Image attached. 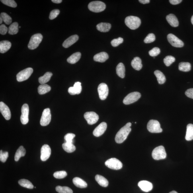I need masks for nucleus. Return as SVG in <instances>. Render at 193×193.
<instances>
[{"instance_id": "10", "label": "nucleus", "mask_w": 193, "mask_h": 193, "mask_svg": "<svg viewBox=\"0 0 193 193\" xmlns=\"http://www.w3.org/2000/svg\"><path fill=\"white\" fill-rule=\"evenodd\" d=\"M51 115L50 108L45 109L43 112L40 124L41 126H45L50 124L51 121Z\"/></svg>"}, {"instance_id": "50", "label": "nucleus", "mask_w": 193, "mask_h": 193, "mask_svg": "<svg viewBox=\"0 0 193 193\" xmlns=\"http://www.w3.org/2000/svg\"><path fill=\"white\" fill-rule=\"evenodd\" d=\"M8 31V28L5 24H2L0 26V33L2 35H5Z\"/></svg>"}, {"instance_id": "48", "label": "nucleus", "mask_w": 193, "mask_h": 193, "mask_svg": "<svg viewBox=\"0 0 193 193\" xmlns=\"http://www.w3.org/2000/svg\"><path fill=\"white\" fill-rule=\"evenodd\" d=\"M9 157V153L7 152H3L1 150L0 152V160L3 163H5Z\"/></svg>"}, {"instance_id": "8", "label": "nucleus", "mask_w": 193, "mask_h": 193, "mask_svg": "<svg viewBox=\"0 0 193 193\" xmlns=\"http://www.w3.org/2000/svg\"><path fill=\"white\" fill-rule=\"evenodd\" d=\"M141 97V94L139 92H135L129 93L123 100V103L125 104H130L133 103L138 100Z\"/></svg>"}, {"instance_id": "32", "label": "nucleus", "mask_w": 193, "mask_h": 193, "mask_svg": "<svg viewBox=\"0 0 193 193\" xmlns=\"http://www.w3.org/2000/svg\"><path fill=\"white\" fill-rule=\"evenodd\" d=\"M154 74L157 78L158 83L160 85L165 83L166 79L165 75L163 73L159 70H156L154 72Z\"/></svg>"}, {"instance_id": "40", "label": "nucleus", "mask_w": 193, "mask_h": 193, "mask_svg": "<svg viewBox=\"0 0 193 193\" xmlns=\"http://www.w3.org/2000/svg\"><path fill=\"white\" fill-rule=\"evenodd\" d=\"M1 17L6 24L9 25L12 22V19L11 17L5 13H2L1 14Z\"/></svg>"}, {"instance_id": "4", "label": "nucleus", "mask_w": 193, "mask_h": 193, "mask_svg": "<svg viewBox=\"0 0 193 193\" xmlns=\"http://www.w3.org/2000/svg\"><path fill=\"white\" fill-rule=\"evenodd\" d=\"M43 39L42 35L40 33L35 34L31 37L28 44L29 49L33 50L37 48L39 44L41 42Z\"/></svg>"}, {"instance_id": "33", "label": "nucleus", "mask_w": 193, "mask_h": 193, "mask_svg": "<svg viewBox=\"0 0 193 193\" xmlns=\"http://www.w3.org/2000/svg\"><path fill=\"white\" fill-rule=\"evenodd\" d=\"M53 75L52 73L50 72H47L43 76L39 78V82L41 84H45L50 81L51 77Z\"/></svg>"}, {"instance_id": "56", "label": "nucleus", "mask_w": 193, "mask_h": 193, "mask_svg": "<svg viewBox=\"0 0 193 193\" xmlns=\"http://www.w3.org/2000/svg\"><path fill=\"white\" fill-rule=\"evenodd\" d=\"M191 22L192 23L193 25V15L192 16L191 18Z\"/></svg>"}, {"instance_id": "1", "label": "nucleus", "mask_w": 193, "mask_h": 193, "mask_svg": "<svg viewBox=\"0 0 193 193\" xmlns=\"http://www.w3.org/2000/svg\"><path fill=\"white\" fill-rule=\"evenodd\" d=\"M131 123L128 122L118 131L116 135L115 140L118 143H121L126 140L131 131Z\"/></svg>"}, {"instance_id": "22", "label": "nucleus", "mask_w": 193, "mask_h": 193, "mask_svg": "<svg viewBox=\"0 0 193 193\" xmlns=\"http://www.w3.org/2000/svg\"><path fill=\"white\" fill-rule=\"evenodd\" d=\"M166 20L170 25L172 27H176L178 26L179 24L177 18L176 16L173 14H170L166 17Z\"/></svg>"}, {"instance_id": "30", "label": "nucleus", "mask_w": 193, "mask_h": 193, "mask_svg": "<svg viewBox=\"0 0 193 193\" xmlns=\"http://www.w3.org/2000/svg\"><path fill=\"white\" fill-rule=\"evenodd\" d=\"M185 139L188 141H190L193 139V125L189 124L187 126V130Z\"/></svg>"}, {"instance_id": "23", "label": "nucleus", "mask_w": 193, "mask_h": 193, "mask_svg": "<svg viewBox=\"0 0 193 193\" xmlns=\"http://www.w3.org/2000/svg\"><path fill=\"white\" fill-rule=\"evenodd\" d=\"M11 43L9 41H2L0 42V52L4 53L7 52L11 48Z\"/></svg>"}, {"instance_id": "24", "label": "nucleus", "mask_w": 193, "mask_h": 193, "mask_svg": "<svg viewBox=\"0 0 193 193\" xmlns=\"http://www.w3.org/2000/svg\"><path fill=\"white\" fill-rule=\"evenodd\" d=\"M131 65L135 69L139 71L142 68V65L140 58L139 57H135L131 61Z\"/></svg>"}, {"instance_id": "6", "label": "nucleus", "mask_w": 193, "mask_h": 193, "mask_svg": "<svg viewBox=\"0 0 193 193\" xmlns=\"http://www.w3.org/2000/svg\"><path fill=\"white\" fill-rule=\"evenodd\" d=\"M147 128L149 132L152 133H160L163 132L160 123L158 121L152 120L148 123Z\"/></svg>"}, {"instance_id": "18", "label": "nucleus", "mask_w": 193, "mask_h": 193, "mask_svg": "<svg viewBox=\"0 0 193 193\" xmlns=\"http://www.w3.org/2000/svg\"><path fill=\"white\" fill-rule=\"evenodd\" d=\"M138 186L142 190L145 192H149L153 188V184L147 181H141L139 182Z\"/></svg>"}, {"instance_id": "14", "label": "nucleus", "mask_w": 193, "mask_h": 193, "mask_svg": "<svg viewBox=\"0 0 193 193\" xmlns=\"http://www.w3.org/2000/svg\"><path fill=\"white\" fill-rule=\"evenodd\" d=\"M22 115L20 117V121L23 125L28 124L29 121V108L27 104H24L22 106L21 109Z\"/></svg>"}, {"instance_id": "16", "label": "nucleus", "mask_w": 193, "mask_h": 193, "mask_svg": "<svg viewBox=\"0 0 193 193\" xmlns=\"http://www.w3.org/2000/svg\"><path fill=\"white\" fill-rule=\"evenodd\" d=\"M0 111L6 120H9L11 119V111L8 106L2 102H0Z\"/></svg>"}, {"instance_id": "19", "label": "nucleus", "mask_w": 193, "mask_h": 193, "mask_svg": "<svg viewBox=\"0 0 193 193\" xmlns=\"http://www.w3.org/2000/svg\"><path fill=\"white\" fill-rule=\"evenodd\" d=\"M81 83L79 82H75L73 87H70L68 89V93L72 95L79 94L81 93L82 90Z\"/></svg>"}, {"instance_id": "31", "label": "nucleus", "mask_w": 193, "mask_h": 193, "mask_svg": "<svg viewBox=\"0 0 193 193\" xmlns=\"http://www.w3.org/2000/svg\"><path fill=\"white\" fill-rule=\"evenodd\" d=\"M26 153V150L24 147L22 146H20L17 149L16 153L14 159L15 161H19L20 157H23L25 155Z\"/></svg>"}, {"instance_id": "25", "label": "nucleus", "mask_w": 193, "mask_h": 193, "mask_svg": "<svg viewBox=\"0 0 193 193\" xmlns=\"http://www.w3.org/2000/svg\"><path fill=\"white\" fill-rule=\"evenodd\" d=\"M96 29L99 31L102 32H108L111 29V26L110 23H101L96 26Z\"/></svg>"}, {"instance_id": "39", "label": "nucleus", "mask_w": 193, "mask_h": 193, "mask_svg": "<svg viewBox=\"0 0 193 193\" xmlns=\"http://www.w3.org/2000/svg\"><path fill=\"white\" fill-rule=\"evenodd\" d=\"M55 190L59 193H73V191L71 188L66 186H57Z\"/></svg>"}, {"instance_id": "46", "label": "nucleus", "mask_w": 193, "mask_h": 193, "mask_svg": "<svg viewBox=\"0 0 193 193\" xmlns=\"http://www.w3.org/2000/svg\"><path fill=\"white\" fill-rule=\"evenodd\" d=\"M160 50L158 47H154L149 52V54L151 56L156 57L160 54Z\"/></svg>"}, {"instance_id": "43", "label": "nucleus", "mask_w": 193, "mask_h": 193, "mask_svg": "<svg viewBox=\"0 0 193 193\" xmlns=\"http://www.w3.org/2000/svg\"><path fill=\"white\" fill-rule=\"evenodd\" d=\"M2 3L9 7L16 8L17 7V4L14 0H1Z\"/></svg>"}, {"instance_id": "58", "label": "nucleus", "mask_w": 193, "mask_h": 193, "mask_svg": "<svg viewBox=\"0 0 193 193\" xmlns=\"http://www.w3.org/2000/svg\"><path fill=\"white\" fill-rule=\"evenodd\" d=\"M19 28H21V26H19Z\"/></svg>"}, {"instance_id": "29", "label": "nucleus", "mask_w": 193, "mask_h": 193, "mask_svg": "<svg viewBox=\"0 0 193 193\" xmlns=\"http://www.w3.org/2000/svg\"><path fill=\"white\" fill-rule=\"evenodd\" d=\"M95 180L100 186L103 187H107L108 186V181L103 176L97 174L95 176Z\"/></svg>"}, {"instance_id": "47", "label": "nucleus", "mask_w": 193, "mask_h": 193, "mask_svg": "<svg viewBox=\"0 0 193 193\" xmlns=\"http://www.w3.org/2000/svg\"><path fill=\"white\" fill-rule=\"evenodd\" d=\"M124 42V40L121 37H119L117 39H114L112 40L111 42L112 46L114 47H118L119 45L122 44Z\"/></svg>"}, {"instance_id": "11", "label": "nucleus", "mask_w": 193, "mask_h": 193, "mask_svg": "<svg viewBox=\"0 0 193 193\" xmlns=\"http://www.w3.org/2000/svg\"><path fill=\"white\" fill-rule=\"evenodd\" d=\"M167 38L168 42L174 47L181 48L184 46L183 42L173 34H168Z\"/></svg>"}, {"instance_id": "12", "label": "nucleus", "mask_w": 193, "mask_h": 193, "mask_svg": "<svg viewBox=\"0 0 193 193\" xmlns=\"http://www.w3.org/2000/svg\"><path fill=\"white\" fill-rule=\"evenodd\" d=\"M84 116L88 124L90 125L96 124L99 118L98 115L94 112H86Z\"/></svg>"}, {"instance_id": "45", "label": "nucleus", "mask_w": 193, "mask_h": 193, "mask_svg": "<svg viewBox=\"0 0 193 193\" xmlns=\"http://www.w3.org/2000/svg\"><path fill=\"white\" fill-rule=\"evenodd\" d=\"M75 136V135L73 133H68L65 135L64 139L66 142L73 143V139Z\"/></svg>"}, {"instance_id": "42", "label": "nucleus", "mask_w": 193, "mask_h": 193, "mask_svg": "<svg viewBox=\"0 0 193 193\" xmlns=\"http://www.w3.org/2000/svg\"><path fill=\"white\" fill-rule=\"evenodd\" d=\"M67 175V174L65 171H59L55 172L53 174V176L57 179H62L64 178Z\"/></svg>"}, {"instance_id": "44", "label": "nucleus", "mask_w": 193, "mask_h": 193, "mask_svg": "<svg viewBox=\"0 0 193 193\" xmlns=\"http://www.w3.org/2000/svg\"><path fill=\"white\" fill-rule=\"evenodd\" d=\"M156 37L154 34L150 33L146 37L144 41L146 44H149L154 41Z\"/></svg>"}, {"instance_id": "13", "label": "nucleus", "mask_w": 193, "mask_h": 193, "mask_svg": "<svg viewBox=\"0 0 193 193\" xmlns=\"http://www.w3.org/2000/svg\"><path fill=\"white\" fill-rule=\"evenodd\" d=\"M98 91L100 99L104 100L107 98L108 94V88L107 85L101 83L98 86Z\"/></svg>"}, {"instance_id": "20", "label": "nucleus", "mask_w": 193, "mask_h": 193, "mask_svg": "<svg viewBox=\"0 0 193 193\" xmlns=\"http://www.w3.org/2000/svg\"><path fill=\"white\" fill-rule=\"evenodd\" d=\"M79 37L77 35L72 36L68 38L63 43L62 46L65 48H68L76 42L79 40Z\"/></svg>"}, {"instance_id": "55", "label": "nucleus", "mask_w": 193, "mask_h": 193, "mask_svg": "<svg viewBox=\"0 0 193 193\" xmlns=\"http://www.w3.org/2000/svg\"><path fill=\"white\" fill-rule=\"evenodd\" d=\"M3 20L1 17H0V23L2 24V23Z\"/></svg>"}, {"instance_id": "36", "label": "nucleus", "mask_w": 193, "mask_h": 193, "mask_svg": "<svg viewBox=\"0 0 193 193\" xmlns=\"http://www.w3.org/2000/svg\"><path fill=\"white\" fill-rule=\"evenodd\" d=\"M18 24L17 22H14L10 26L8 30L9 33L11 35L17 34L19 31Z\"/></svg>"}, {"instance_id": "34", "label": "nucleus", "mask_w": 193, "mask_h": 193, "mask_svg": "<svg viewBox=\"0 0 193 193\" xmlns=\"http://www.w3.org/2000/svg\"><path fill=\"white\" fill-rule=\"evenodd\" d=\"M62 147L64 150L68 153H73L76 149L73 143L66 142L63 144Z\"/></svg>"}, {"instance_id": "41", "label": "nucleus", "mask_w": 193, "mask_h": 193, "mask_svg": "<svg viewBox=\"0 0 193 193\" xmlns=\"http://www.w3.org/2000/svg\"><path fill=\"white\" fill-rule=\"evenodd\" d=\"M175 61V58L171 55H168L164 59L163 61L166 66H169Z\"/></svg>"}, {"instance_id": "5", "label": "nucleus", "mask_w": 193, "mask_h": 193, "mask_svg": "<svg viewBox=\"0 0 193 193\" xmlns=\"http://www.w3.org/2000/svg\"><path fill=\"white\" fill-rule=\"evenodd\" d=\"M152 155L153 159L155 160L165 159L166 157V153L165 148L163 146L155 148L152 152Z\"/></svg>"}, {"instance_id": "27", "label": "nucleus", "mask_w": 193, "mask_h": 193, "mask_svg": "<svg viewBox=\"0 0 193 193\" xmlns=\"http://www.w3.org/2000/svg\"><path fill=\"white\" fill-rule=\"evenodd\" d=\"M81 53L78 52L74 53L70 56L67 59V61L69 63L73 64L78 62L81 58Z\"/></svg>"}, {"instance_id": "2", "label": "nucleus", "mask_w": 193, "mask_h": 193, "mask_svg": "<svg viewBox=\"0 0 193 193\" xmlns=\"http://www.w3.org/2000/svg\"><path fill=\"white\" fill-rule=\"evenodd\" d=\"M125 23L130 29L135 30L138 28L141 25V20L138 17L130 16L126 18Z\"/></svg>"}, {"instance_id": "3", "label": "nucleus", "mask_w": 193, "mask_h": 193, "mask_svg": "<svg viewBox=\"0 0 193 193\" xmlns=\"http://www.w3.org/2000/svg\"><path fill=\"white\" fill-rule=\"evenodd\" d=\"M88 7L90 11L95 13H99L105 10L106 5L102 2L96 1L90 3L88 5Z\"/></svg>"}, {"instance_id": "54", "label": "nucleus", "mask_w": 193, "mask_h": 193, "mask_svg": "<svg viewBox=\"0 0 193 193\" xmlns=\"http://www.w3.org/2000/svg\"><path fill=\"white\" fill-rule=\"evenodd\" d=\"M52 1L53 3L59 4L61 3L62 1L61 0H52Z\"/></svg>"}, {"instance_id": "9", "label": "nucleus", "mask_w": 193, "mask_h": 193, "mask_svg": "<svg viewBox=\"0 0 193 193\" xmlns=\"http://www.w3.org/2000/svg\"><path fill=\"white\" fill-rule=\"evenodd\" d=\"M33 71L31 68H28L20 72L17 75V81L19 82L26 81L30 77Z\"/></svg>"}, {"instance_id": "37", "label": "nucleus", "mask_w": 193, "mask_h": 193, "mask_svg": "<svg viewBox=\"0 0 193 193\" xmlns=\"http://www.w3.org/2000/svg\"><path fill=\"white\" fill-rule=\"evenodd\" d=\"M178 69L180 71L187 72L191 70V65L188 62H182L179 63Z\"/></svg>"}, {"instance_id": "21", "label": "nucleus", "mask_w": 193, "mask_h": 193, "mask_svg": "<svg viewBox=\"0 0 193 193\" xmlns=\"http://www.w3.org/2000/svg\"><path fill=\"white\" fill-rule=\"evenodd\" d=\"M109 58L107 53L105 52H102L98 53L94 55L93 59L94 61L99 62H104L107 60Z\"/></svg>"}, {"instance_id": "28", "label": "nucleus", "mask_w": 193, "mask_h": 193, "mask_svg": "<svg viewBox=\"0 0 193 193\" xmlns=\"http://www.w3.org/2000/svg\"><path fill=\"white\" fill-rule=\"evenodd\" d=\"M116 73L119 77L124 78L125 75V65L122 63H119L116 67Z\"/></svg>"}, {"instance_id": "52", "label": "nucleus", "mask_w": 193, "mask_h": 193, "mask_svg": "<svg viewBox=\"0 0 193 193\" xmlns=\"http://www.w3.org/2000/svg\"><path fill=\"white\" fill-rule=\"evenodd\" d=\"M169 2L172 5H176L181 3L182 1V0H170Z\"/></svg>"}, {"instance_id": "53", "label": "nucleus", "mask_w": 193, "mask_h": 193, "mask_svg": "<svg viewBox=\"0 0 193 193\" xmlns=\"http://www.w3.org/2000/svg\"><path fill=\"white\" fill-rule=\"evenodd\" d=\"M139 2L143 4H148L150 2L149 0H139Z\"/></svg>"}, {"instance_id": "35", "label": "nucleus", "mask_w": 193, "mask_h": 193, "mask_svg": "<svg viewBox=\"0 0 193 193\" xmlns=\"http://www.w3.org/2000/svg\"><path fill=\"white\" fill-rule=\"evenodd\" d=\"M51 90V87L47 84H42L38 87V92L40 94H44L48 93Z\"/></svg>"}, {"instance_id": "51", "label": "nucleus", "mask_w": 193, "mask_h": 193, "mask_svg": "<svg viewBox=\"0 0 193 193\" xmlns=\"http://www.w3.org/2000/svg\"><path fill=\"white\" fill-rule=\"evenodd\" d=\"M185 94L188 97L193 99V88H190L187 90Z\"/></svg>"}, {"instance_id": "7", "label": "nucleus", "mask_w": 193, "mask_h": 193, "mask_svg": "<svg viewBox=\"0 0 193 193\" xmlns=\"http://www.w3.org/2000/svg\"><path fill=\"white\" fill-rule=\"evenodd\" d=\"M105 164L107 167L110 169L114 170L121 169L123 166L121 162L114 158L108 160L105 162Z\"/></svg>"}, {"instance_id": "15", "label": "nucleus", "mask_w": 193, "mask_h": 193, "mask_svg": "<svg viewBox=\"0 0 193 193\" xmlns=\"http://www.w3.org/2000/svg\"><path fill=\"white\" fill-rule=\"evenodd\" d=\"M51 152V149L49 145H43L41 149L40 159L42 161H44L48 160L50 156Z\"/></svg>"}, {"instance_id": "17", "label": "nucleus", "mask_w": 193, "mask_h": 193, "mask_svg": "<svg viewBox=\"0 0 193 193\" xmlns=\"http://www.w3.org/2000/svg\"><path fill=\"white\" fill-rule=\"evenodd\" d=\"M107 128V124L106 122H103L94 129L93 131V135L96 137L101 136L105 132Z\"/></svg>"}, {"instance_id": "26", "label": "nucleus", "mask_w": 193, "mask_h": 193, "mask_svg": "<svg viewBox=\"0 0 193 193\" xmlns=\"http://www.w3.org/2000/svg\"><path fill=\"white\" fill-rule=\"evenodd\" d=\"M73 182L74 184L78 188H85L87 186V184L85 181L81 178L76 177L73 178Z\"/></svg>"}, {"instance_id": "49", "label": "nucleus", "mask_w": 193, "mask_h": 193, "mask_svg": "<svg viewBox=\"0 0 193 193\" xmlns=\"http://www.w3.org/2000/svg\"><path fill=\"white\" fill-rule=\"evenodd\" d=\"M59 13H60V11L58 9H56L52 10L50 13V17H49L50 19L53 20L55 19L58 16Z\"/></svg>"}, {"instance_id": "38", "label": "nucleus", "mask_w": 193, "mask_h": 193, "mask_svg": "<svg viewBox=\"0 0 193 193\" xmlns=\"http://www.w3.org/2000/svg\"><path fill=\"white\" fill-rule=\"evenodd\" d=\"M18 183L20 185L24 188L28 189H33L34 188L33 184L29 181L27 180L24 179L20 180L18 181Z\"/></svg>"}, {"instance_id": "57", "label": "nucleus", "mask_w": 193, "mask_h": 193, "mask_svg": "<svg viewBox=\"0 0 193 193\" xmlns=\"http://www.w3.org/2000/svg\"><path fill=\"white\" fill-rule=\"evenodd\" d=\"M169 193H178L177 192L175 191H172L170 192Z\"/></svg>"}]
</instances>
